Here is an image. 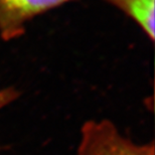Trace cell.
<instances>
[{
	"instance_id": "2",
	"label": "cell",
	"mask_w": 155,
	"mask_h": 155,
	"mask_svg": "<svg viewBox=\"0 0 155 155\" xmlns=\"http://www.w3.org/2000/svg\"><path fill=\"white\" fill-rule=\"evenodd\" d=\"M69 1L72 0H0V38H20L35 17Z\"/></svg>"
},
{
	"instance_id": "3",
	"label": "cell",
	"mask_w": 155,
	"mask_h": 155,
	"mask_svg": "<svg viewBox=\"0 0 155 155\" xmlns=\"http://www.w3.org/2000/svg\"><path fill=\"white\" fill-rule=\"evenodd\" d=\"M140 27L150 41H153L154 33V2L155 0H105Z\"/></svg>"
},
{
	"instance_id": "1",
	"label": "cell",
	"mask_w": 155,
	"mask_h": 155,
	"mask_svg": "<svg viewBox=\"0 0 155 155\" xmlns=\"http://www.w3.org/2000/svg\"><path fill=\"white\" fill-rule=\"evenodd\" d=\"M75 155H155V146L153 141H133L110 120H89L81 128Z\"/></svg>"
},
{
	"instance_id": "4",
	"label": "cell",
	"mask_w": 155,
	"mask_h": 155,
	"mask_svg": "<svg viewBox=\"0 0 155 155\" xmlns=\"http://www.w3.org/2000/svg\"><path fill=\"white\" fill-rule=\"evenodd\" d=\"M19 97V91L13 87L0 89V111L11 105Z\"/></svg>"
}]
</instances>
